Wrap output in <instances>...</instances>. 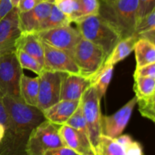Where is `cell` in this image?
I'll return each mask as SVG.
<instances>
[{
    "label": "cell",
    "mask_w": 155,
    "mask_h": 155,
    "mask_svg": "<svg viewBox=\"0 0 155 155\" xmlns=\"http://www.w3.org/2000/svg\"><path fill=\"white\" fill-rule=\"evenodd\" d=\"M23 74L15 52L0 56V92L3 96L21 100L20 83Z\"/></svg>",
    "instance_id": "obj_7"
},
{
    "label": "cell",
    "mask_w": 155,
    "mask_h": 155,
    "mask_svg": "<svg viewBox=\"0 0 155 155\" xmlns=\"http://www.w3.org/2000/svg\"><path fill=\"white\" fill-rule=\"evenodd\" d=\"M80 2L83 17L98 14L100 7L98 0H80Z\"/></svg>",
    "instance_id": "obj_31"
},
{
    "label": "cell",
    "mask_w": 155,
    "mask_h": 155,
    "mask_svg": "<svg viewBox=\"0 0 155 155\" xmlns=\"http://www.w3.org/2000/svg\"><path fill=\"white\" fill-rule=\"evenodd\" d=\"M117 141L125 148L126 155H144L142 147L129 135H122L116 138Z\"/></svg>",
    "instance_id": "obj_30"
},
{
    "label": "cell",
    "mask_w": 155,
    "mask_h": 155,
    "mask_svg": "<svg viewBox=\"0 0 155 155\" xmlns=\"http://www.w3.org/2000/svg\"><path fill=\"white\" fill-rule=\"evenodd\" d=\"M39 94V77H30L23 74L20 83V95L25 104L36 107Z\"/></svg>",
    "instance_id": "obj_19"
},
{
    "label": "cell",
    "mask_w": 155,
    "mask_h": 155,
    "mask_svg": "<svg viewBox=\"0 0 155 155\" xmlns=\"http://www.w3.org/2000/svg\"><path fill=\"white\" fill-rule=\"evenodd\" d=\"M8 124L0 142V155H26L30 133L45 120L42 110L22 100L3 96Z\"/></svg>",
    "instance_id": "obj_1"
},
{
    "label": "cell",
    "mask_w": 155,
    "mask_h": 155,
    "mask_svg": "<svg viewBox=\"0 0 155 155\" xmlns=\"http://www.w3.org/2000/svg\"><path fill=\"white\" fill-rule=\"evenodd\" d=\"M154 9L155 0H139L137 10V21Z\"/></svg>",
    "instance_id": "obj_32"
},
{
    "label": "cell",
    "mask_w": 155,
    "mask_h": 155,
    "mask_svg": "<svg viewBox=\"0 0 155 155\" xmlns=\"http://www.w3.org/2000/svg\"><path fill=\"white\" fill-rule=\"evenodd\" d=\"M21 1V0H11V2H12V5L13 7L18 8V5H19L20 2Z\"/></svg>",
    "instance_id": "obj_38"
},
{
    "label": "cell",
    "mask_w": 155,
    "mask_h": 155,
    "mask_svg": "<svg viewBox=\"0 0 155 155\" xmlns=\"http://www.w3.org/2000/svg\"><path fill=\"white\" fill-rule=\"evenodd\" d=\"M90 86V79L84 76L62 73L60 101L80 100L85 91Z\"/></svg>",
    "instance_id": "obj_15"
},
{
    "label": "cell",
    "mask_w": 155,
    "mask_h": 155,
    "mask_svg": "<svg viewBox=\"0 0 155 155\" xmlns=\"http://www.w3.org/2000/svg\"><path fill=\"white\" fill-rule=\"evenodd\" d=\"M98 15L110 23L122 39L133 35L137 22L139 0H98Z\"/></svg>",
    "instance_id": "obj_2"
},
{
    "label": "cell",
    "mask_w": 155,
    "mask_h": 155,
    "mask_svg": "<svg viewBox=\"0 0 155 155\" xmlns=\"http://www.w3.org/2000/svg\"><path fill=\"white\" fill-rule=\"evenodd\" d=\"M100 101L95 89L92 85L85 91L80 98V105L86 123L89 142L95 151L101 135V121L102 115Z\"/></svg>",
    "instance_id": "obj_6"
},
{
    "label": "cell",
    "mask_w": 155,
    "mask_h": 155,
    "mask_svg": "<svg viewBox=\"0 0 155 155\" xmlns=\"http://www.w3.org/2000/svg\"><path fill=\"white\" fill-rule=\"evenodd\" d=\"M133 77H142L155 78V63L150 64L141 68H136Z\"/></svg>",
    "instance_id": "obj_33"
},
{
    "label": "cell",
    "mask_w": 155,
    "mask_h": 155,
    "mask_svg": "<svg viewBox=\"0 0 155 155\" xmlns=\"http://www.w3.org/2000/svg\"><path fill=\"white\" fill-rule=\"evenodd\" d=\"M54 4L71 23L83 18L80 0H54Z\"/></svg>",
    "instance_id": "obj_24"
},
{
    "label": "cell",
    "mask_w": 155,
    "mask_h": 155,
    "mask_svg": "<svg viewBox=\"0 0 155 155\" xmlns=\"http://www.w3.org/2000/svg\"><path fill=\"white\" fill-rule=\"evenodd\" d=\"M114 72V66H107L101 68L92 78L91 85L94 86L98 98L101 101L107 91L110 82L111 80Z\"/></svg>",
    "instance_id": "obj_22"
},
{
    "label": "cell",
    "mask_w": 155,
    "mask_h": 155,
    "mask_svg": "<svg viewBox=\"0 0 155 155\" xmlns=\"http://www.w3.org/2000/svg\"><path fill=\"white\" fill-rule=\"evenodd\" d=\"M64 124L75 129L76 130L81 133L82 134L86 136L89 139V134H88L86 123V120H85L84 116H83V110H82V107L80 105H80L77 108V110L74 111L72 116L67 120V122Z\"/></svg>",
    "instance_id": "obj_29"
},
{
    "label": "cell",
    "mask_w": 155,
    "mask_h": 155,
    "mask_svg": "<svg viewBox=\"0 0 155 155\" xmlns=\"http://www.w3.org/2000/svg\"><path fill=\"white\" fill-rule=\"evenodd\" d=\"M96 155H126L125 148L117 141L116 138L101 135L95 148Z\"/></svg>",
    "instance_id": "obj_23"
},
{
    "label": "cell",
    "mask_w": 155,
    "mask_h": 155,
    "mask_svg": "<svg viewBox=\"0 0 155 155\" xmlns=\"http://www.w3.org/2000/svg\"><path fill=\"white\" fill-rule=\"evenodd\" d=\"M136 104L137 98L135 96L114 114L101 116V134L114 139L120 136L128 124Z\"/></svg>",
    "instance_id": "obj_11"
},
{
    "label": "cell",
    "mask_w": 155,
    "mask_h": 155,
    "mask_svg": "<svg viewBox=\"0 0 155 155\" xmlns=\"http://www.w3.org/2000/svg\"><path fill=\"white\" fill-rule=\"evenodd\" d=\"M5 130V126L2 125V124H0V142H1L3 136H4Z\"/></svg>",
    "instance_id": "obj_37"
},
{
    "label": "cell",
    "mask_w": 155,
    "mask_h": 155,
    "mask_svg": "<svg viewBox=\"0 0 155 155\" xmlns=\"http://www.w3.org/2000/svg\"><path fill=\"white\" fill-rule=\"evenodd\" d=\"M133 35L138 39L155 41V9L137 21Z\"/></svg>",
    "instance_id": "obj_21"
},
{
    "label": "cell",
    "mask_w": 155,
    "mask_h": 155,
    "mask_svg": "<svg viewBox=\"0 0 155 155\" xmlns=\"http://www.w3.org/2000/svg\"><path fill=\"white\" fill-rule=\"evenodd\" d=\"M74 23L83 38L99 46L107 57L122 39L117 30L98 14L83 17Z\"/></svg>",
    "instance_id": "obj_3"
},
{
    "label": "cell",
    "mask_w": 155,
    "mask_h": 155,
    "mask_svg": "<svg viewBox=\"0 0 155 155\" xmlns=\"http://www.w3.org/2000/svg\"><path fill=\"white\" fill-rule=\"evenodd\" d=\"M58 133L64 146L78 155H96L89 139L75 129L63 124L59 126Z\"/></svg>",
    "instance_id": "obj_14"
},
{
    "label": "cell",
    "mask_w": 155,
    "mask_h": 155,
    "mask_svg": "<svg viewBox=\"0 0 155 155\" xmlns=\"http://www.w3.org/2000/svg\"><path fill=\"white\" fill-rule=\"evenodd\" d=\"M44 155H78L68 147H60V148L49 149Z\"/></svg>",
    "instance_id": "obj_34"
},
{
    "label": "cell",
    "mask_w": 155,
    "mask_h": 155,
    "mask_svg": "<svg viewBox=\"0 0 155 155\" xmlns=\"http://www.w3.org/2000/svg\"><path fill=\"white\" fill-rule=\"evenodd\" d=\"M72 58L80 71V74L91 79L102 67L107 55L98 45L82 38L72 54Z\"/></svg>",
    "instance_id": "obj_5"
},
{
    "label": "cell",
    "mask_w": 155,
    "mask_h": 155,
    "mask_svg": "<svg viewBox=\"0 0 155 155\" xmlns=\"http://www.w3.org/2000/svg\"><path fill=\"white\" fill-rule=\"evenodd\" d=\"M42 42L44 47V70L54 72L80 74L78 66L70 54L54 48L45 42Z\"/></svg>",
    "instance_id": "obj_12"
},
{
    "label": "cell",
    "mask_w": 155,
    "mask_h": 155,
    "mask_svg": "<svg viewBox=\"0 0 155 155\" xmlns=\"http://www.w3.org/2000/svg\"><path fill=\"white\" fill-rule=\"evenodd\" d=\"M16 49L21 50L37 60L44 68L43 42L36 33H21L16 43Z\"/></svg>",
    "instance_id": "obj_17"
},
{
    "label": "cell",
    "mask_w": 155,
    "mask_h": 155,
    "mask_svg": "<svg viewBox=\"0 0 155 155\" xmlns=\"http://www.w3.org/2000/svg\"><path fill=\"white\" fill-rule=\"evenodd\" d=\"M137 104L141 115L153 123L155 122V94L137 98Z\"/></svg>",
    "instance_id": "obj_28"
},
{
    "label": "cell",
    "mask_w": 155,
    "mask_h": 155,
    "mask_svg": "<svg viewBox=\"0 0 155 155\" xmlns=\"http://www.w3.org/2000/svg\"><path fill=\"white\" fill-rule=\"evenodd\" d=\"M138 39H139L135 35H132V36L121 39L117 44L110 54L107 56L101 68L114 66L118 62L126 58L134 50L135 45Z\"/></svg>",
    "instance_id": "obj_18"
},
{
    "label": "cell",
    "mask_w": 155,
    "mask_h": 155,
    "mask_svg": "<svg viewBox=\"0 0 155 155\" xmlns=\"http://www.w3.org/2000/svg\"><path fill=\"white\" fill-rule=\"evenodd\" d=\"M42 42L72 56L74 50L83 38L77 29L71 24L37 32Z\"/></svg>",
    "instance_id": "obj_8"
},
{
    "label": "cell",
    "mask_w": 155,
    "mask_h": 155,
    "mask_svg": "<svg viewBox=\"0 0 155 155\" xmlns=\"http://www.w3.org/2000/svg\"><path fill=\"white\" fill-rule=\"evenodd\" d=\"M8 114L3 101V95L0 92V124L4 125L5 127L8 124Z\"/></svg>",
    "instance_id": "obj_36"
},
{
    "label": "cell",
    "mask_w": 155,
    "mask_h": 155,
    "mask_svg": "<svg viewBox=\"0 0 155 155\" xmlns=\"http://www.w3.org/2000/svg\"><path fill=\"white\" fill-rule=\"evenodd\" d=\"M80 100H61L42 111V113L45 120L58 126H61L72 116L80 105Z\"/></svg>",
    "instance_id": "obj_16"
},
{
    "label": "cell",
    "mask_w": 155,
    "mask_h": 155,
    "mask_svg": "<svg viewBox=\"0 0 155 155\" xmlns=\"http://www.w3.org/2000/svg\"><path fill=\"white\" fill-rule=\"evenodd\" d=\"M134 92L137 98L155 94V78L134 77Z\"/></svg>",
    "instance_id": "obj_26"
},
{
    "label": "cell",
    "mask_w": 155,
    "mask_h": 155,
    "mask_svg": "<svg viewBox=\"0 0 155 155\" xmlns=\"http://www.w3.org/2000/svg\"><path fill=\"white\" fill-rule=\"evenodd\" d=\"M41 0H21L18 6L19 12H26L31 10L35 7Z\"/></svg>",
    "instance_id": "obj_35"
},
{
    "label": "cell",
    "mask_w": 155,
    "mask_h": 155,
    "mask_svg": "<svg viewBox=\"0 0 155 155\" xmlns=\"http://www.w3.org/2000/svg\"><path fill=\"white\" fill-rule=\"evenodd\" d=\"M21 33L19 10L14 7L0 21V56L15 52L17 41Z\"/></svg>",
    "instance_id": "obj_10"
},
{
    "label": "cell",
    "mask_w": 155,
    "mask_h": 155,
    "mask_svg": "<svg viewBox=\"0 0 155 155\" xmlns=\"http://www.w3.org/2000/svg\"><path fill=\"white\" fill-rule=\"evenodd\" d=\"M71 22L68 19V17L64 15L54 4L48 16L41 24L39 31L56 28V27H61V26L68 25V24H71Z\"/></svg>",
    "instance_id": "obj_25"
},
{
    "label": "cell",
    "mask_w": 155,
    "mask_h": 155,
    "mask_svg": "<svg viewBox=\"0 0 155 155\" xmlns=\"http://www.w3.org/2000/svg\"><path fill=\"white\" fill-rule=\"evenodd\" d=\"M62 73L43 70L39 77V94L36 107L44 111L60 101Z\"/></svg>",
    "instance_id": "obj_9"
},
{
    "label": "cell",
    "mask_w": 155,
    "mask_h": 155,
    "mask_svg": "<svg viewBox=\"0 0 155 155\" xmlns=\"http://www.w3.org/2000/svg\"><path fill=\"white\" fill-rule=\"evenodd\" d=\"M15 54L22 69L29 70L37 75H39L43 71V66L30 54L19 49H16Z\"/></svg>",
    "instance_id": "obj_27"
},
{
    "label": "cell",
    "mask_w": 155,
    "mask_h": 155,
    "mask_svg": "<svg viewBox=\"0 0 155 155\" xmlns=\"http://www.w3.org/2000/svg\"><path fill=\"white\" fill-rule=\"evenodd\" d=\"M136 68L155 63V44L145 39H139L135 45Z\"/></svg>",
    "instance_id": "obj_20"
},
{
    "label": "cell",
    "mask_w": 155,
    "mask_h": 155,
    "mask_svg": "<svg viewBox=\"0 0 155 155\" xmlns=\"http://www.w3.org/2000/svg\"><path fill=\"white\" fill-rule=\"evenodd\" d=\"M54 0H41L31 10L19 12L20 28L23 33H37L49 15Z\"/></svg>",
    "instance_id": "obj_13"
},
{
    "label": "cell",
    "mask_w": 155,
    "mask_h": 155,
    "mask_svg": "<svg viewBox=\"0 0 155 155\" xmlns=\"http://www.w3.org/2000/svg\"><path fill=\"white\" fill-rule=\"evenodd\" d=\"M58 128L47 120L35 127L27 142L26 155H44L48 150L64 146Z\"/></svg>",
    "instance_id": "obj_4"
}]
</instances>
